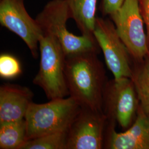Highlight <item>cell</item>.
Listing matches in <instances>:
<instances>
[{
    "label": "cell",
    "instance_id": "obj_1",
    "mask_svg": "<svg viewBox=\"0 0 149 149\" xmlns=\"http://www.w3.org/2000/svg\"><path fill=\"white\" fill-rule=\"evenodd\" d=\"M97 53L90 51L66 56L65 76L70 97L81 107L103 111L104 71Z\"/></svg>",
    "mask_w": 149,
    "mask_h": 149
},
{
    "label": "cell",
    "instance_id": "obj_2",
    "mask_svg": "<svg viewBox=\"0 0 149 149\" xmlns=\"http://www.w3.org/2000/svg\"><path fill=\"white\" fill-rule=\"evenodd\" d=\"M80 108L70 96L42 104L32 102L25 117L27 140L68 130Z\"/></svg>",
    "mask_w": 149,
    "mask_h": 149
},
{
    "label": "cell",
    "instance_id": "obj_3",
    "mask_svg": "<svg viewBox=\"0 0 149 149\" xmlns=\"http://www.w3.org/2000/svg\"><path fill=\"white\" fill-rule=\"evenodd\" d=\"M39 70L33 83L44 91L49 100L63 98L69 95L65 80L66 55L56 38L44 32L39 39Z\"/></svg>",
    "mask_w": 149,
    "mask_h": 149
},
{
    "label": "cell",
    "instance_id": "obj_4",
    "mask_svg": "<svg viewBox=\"0 0 149 149\" xmlns=\"http://www.w3.org/2000/svg\"><path fill=\"white\" fill-rule=\"evenodd\" d=\"M71 18L69 8L65 0H51L36 17L43 33H49L56 38L66 56L86 52H98L95 38L82 35L77 36L70 32L66 23Z\"/></svg>",
    "mask_w": 149,
    "mask_h": 149
},
{
    "label": "cell",
    "instance_id": "obj_5",
    "mask_svg": "<svg viewBox=\"0 0 149 149\" xmlns=\"http://www.w3.org/2000/svg\"><path fill=\"white\" fill-rule=\"evenodd\" d=\"M108 120L117 122L124 129L129 128L139 107L138 96L132 79H114L106 84L102 108Z\"/></svg>",
    "mask_w": 149,
    "mask_h": 149
},
{
    "label": "cell",
    "instance_id": "obj_6",
    "mask_svg": "<svg viewBox=\"0 0 149 149\" xmlns=\"http://www.w3.org/2000/svg\"><path fill=\"white\" fill-rule=\"evenodd\" d=\"M109 17L130 55L138 60L145 59L149 54V44L138 1L124 0Z\"/></svg>",
    "mask_w": 149,
    "mask_h": 149
},
{
    "label": "cell",
    "instance_id": "obj_7",
    "mask_svg": "<svg viewBox=\"0 0 149 149\" xmlns=\"http://www.w3.org/2000/svg\"><path fill=\"white\" fill-rule=\"evenodd\" d=\"M93 35L114 79H132L133 72L129 63L130 54L111 19L97 17Z\"/></svg>",
    "mask_w": 149,
    "mask_h": 149
},
{
    "label": "cell",
    "instance_id": "obj_8",
    "mask_svg": "<svg viewBox=\"0 0 149 149\" xmlns=\"http://www.w3.org/2000/svg\"><path fill=\"white\" fill-rule=\"evenodd\" d=\"M107 122L103 111L81 107L68 129L66 149H102Z\"/></svg>",
    "mask_w": 149,
    "mask_h": 149
},
{
    "label": "cell",
    "instance_id": "obj_9",
    "mask_svg": "<svg viewBox=\"0 0 149 149\" xmlns=\"http://www.w3.org/2000/svg\"><path fill=\"white\" fill-rule=\"evenodd\" d=\"M0 24L21 38L33 56H38L43 31L36 18L28 13L24 0H0Z\"/></svg>",
    "mask_w": 149,
    "mask_h": 149
},
{
    "label": "cell",
    "instance_id": "obj_10",
    "mask_svg": "<svg viewBox=\"0 0 149 149\" xmlns=\"http://www.w3.org/2000/svg\"><path fill=\"white\" fill-rule=\"evenodd\" d=\"M106 134L107 149H149V113L139 107L135 120L125 132L117 133L110 122Z\"/></svg>",
    "mask_w": 149,
    "mask_h": 149
},
{
    "label": "cell",
    "instance_id": "obj_11",
    "mask_svg": "<svg viewBox=\"0 0 149 149\" xmlns=\"http://www.w3.org/2000/svg\"><path fill=\"white\" fill-rule=\"evenodd\" d=\"M34 94L30 88L6 84L0 87V124L25 119L33 102Z\"/></svg>",
    "mask_w": 149,
    "mask_h": 149
},
{
    "label": "cell",
    "instance_id": "obj_12",
    "mask_svg": "<svg viewBox=\"0 0 149 149\" xmlns=\"http://www.w3.org/2000/svg\"><path fill=\"white\" fill-rule=\"evenodd\" d=\"M82 35L95 38L98 0H65Z\"/></svg>",
    "mask_w": 149,
    "mask_h": 149
},
{
    "label": "cell",
    "instance_id": "obj_13",
    "mask_svg": "<svg viewBox=\"0 0 149 149\" xmlns=\"http://www.w3.org/2000/svg\"><path fill=\"white\" fill-rule=\"evenodd\" d=\"M27 140L25 119L0 124V149H20Z\"/></svg>",
    "mask_w": 149,
    "mask_h": 149
},
{
    "label": "cell",
    "instance_id": "obj_14",
    "mask_svg": "<svg viewBox=\"0 0 149 149\" xmlns=\"http://www.w3.org/2000/svg\"><path fill=\"white\" fill-rule=\"evenodd\" d=\"M132 80L138 96L139 108L143 112L149 113V58L135 74Z\"/></svg>",
    "mask_w": 149,
    "mask_h": 149
},
{
    "label": "cell",
    "instance_id": "obj_15",
    "mask_svg": "<svg viewBox=\"0 0 149 149\" xmlns=\"http://www.w3.org/2000/svg\"><path fill=\"white\" fill-rule=\"evenodd\" d=\"M68 130L28 140L20 149H66Z\"/></svg>",
    "mask_w": 149,
    "mask_h": 149
},
{
    "label": "cell",
    "instance_id": "obj_16",
    "mask_svg": "<svg viewBox=\"0 0 149 149\" xmlns=\"http://www.w3.org/2000/svg\"><path fill=\"white\" fill-rule=\"evenodd\" d=\"M21 65L18 60L8 54L0 56V76L5 79L16 78L21 74Z\"/></svg>",
    "mask_w": 149,
    "mask_h": 149
},
{
    "label": "cell",
    "instance_id": "obj_17",
    "mask_svg": "<svg viewBox=\"0 0 149 149\" xmlns=\"http://www.w3.org/2000/svg\"><path fill=\"white\" fill-rule=\"evenodd\" d=\"M124 0H102L101 10L103 16H110L122 5Z\"/></svg>",
    "mask_w": 149,
    "mask_h": 149
},
{
    "label": "cell",
    "instance_id": "obj_18",
    "mask_svg": "<svg viewBox=\"0 0 149 149\" xmlns=\"http://www.w3.org/2000/svg\"><path fill=\"white\" fill-rule=\"evenodd\" d=\"M140 13L147 31V38L149 44V0H138Z\"/></svg>",
    "mask_w": 149,
    "mask_h": 149
}]
</instances>
